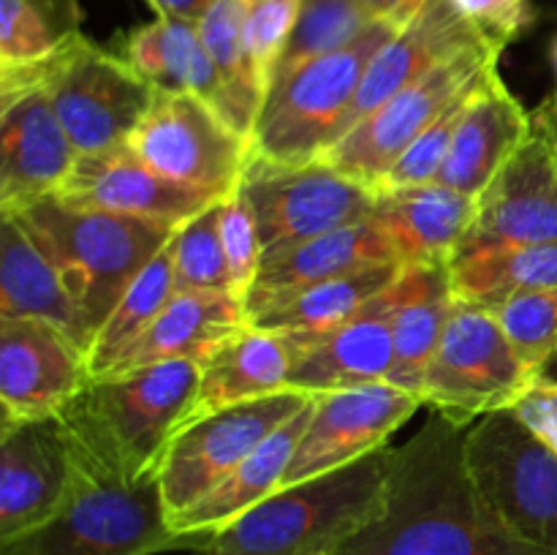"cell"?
<instances>
[{"instance_id":"1","label":"cell","mask_w":557,"mask_h":555,"mask_svg":"<svg viewBox=\"0 0 557 555\" xmlns=\"http://www.w3.org/2000/svg\"><path fill=\"white\" fill-rule=\"evenodd\" d=\"M444 414L397 446L379 517L337 555H555L509 531L473 488L466 433Z\"/></svg>"},{"instance_id":"2","label":"cell","mask_w":557,"mask_h":555,"mask_svg":"<svg viewBox=\"0 0 557 555\" xmlns=\"http://www.w3.org/2000/svg\"><path fill=\"white\" fill-rule=\"evenodd\" d=\"M201 362L172 359L101 375L58 417L82 471L114 482L158 479L163 455L188 422Z\"/></svg>"},{"instance_id":"3","label":"cell","mask_w":557,"mask_h":555,"mask_svg":"<svg viewBox=\"0 0 557 555\" xmlns=\"http://www.w3.org/2000/svg\"><path fill=\"white\" fill-rule=\"evenodd\" d=\"M397 446L292 484L210 533L194 555H337L379 517Z\"/></svg>"},{"instance_id":"4","label":"cell","mask_w":557,"mask_h":555,"mask_svg":"<svg viewBox=\"0 0 557 555\" xmlns=\"http://www.w3.org/2000/svg\"><path fill=\"white\" fill-rule=\"evenodd\" d=\"M79 308L90 332L107 321L136 275L169 245L177 226L76 207L58 196L14 212Z\"/></svg>"},{"instance_id":"5","label":"cell","mask_w":557,"mask_h":555,"mask_svg":"<svg viewBox=\"0 0 557 555\" xmlns=\"http://www.w3.org/2000/svg\"><path fill=\"white\" fill-rule=\"evenodd\" d=\"M403 22L379 20L348 47L277 79L256 120L253 156L283 163L321 161L348 131L364 74Z\"/></svg>"},{"instance_id":"6","label":"cell","mask_w":557,"mask_h":555,"mask_svg":"<svg viewBox=\"0 0 557 555\" xmlns=\"http://www.w3.org/2000/svg\"><path fill=\"white\" fill-rule=\"evenodd\" d=\"M79 466V462H76ZM207 536L174 531L161 484H128L82 471L63 509L36 531L0 544V555H161L196 553Z\"/></svg>"},{"instance_id":"7","label":"cell","mask_w":557,"mask_h":555,"mask_svg":"<svg viewBox=\"0 0 557 555\" xmlns=\"http://www.w3.org/2000/svg\"><path fill=\"white\" fill-rule=\"evenodd\" d=\"M468 477L515 536L557 555V455L509 411L476 419L466 433Z\"/></svg>"},{"instance_id":"8","label":"cell","mask_w":557,"mask_h":555,"mask_svg":"<svg viewBox=\"0 0 557 555\" xmlns=\"http://www.w3.org/2000/svg\"><path fill=\"white\" fill-rule=\"evenodd\" d=\"M539 379L500 330L493 310L460 303L424 370L422 400L457 424L509 411Z\"/></svg>"},{"instance_id":"9","label":"cell","mask_w":557,"mask_h":555,"mask_svg":"<svg viewBox=\"0 0 557 555\" xmlns=\"http://www.w3.org/2000/svg\"><path fill=\"white\" fill-rule=\"evenodd\" d=\"M253 210L261 259L373 215L375 188L326 161L283 163L250 156L237 185Z\"/></svg>"},{"instance_id":"10","label":"cell","mask_w":557,"mask_h":555,"mask_svg":"<svg viewBox=\"0 0 557 555\" xmlns=\"http://www.w3.org/2000/svg\"><path fill=\"white\" fill-rule=\"evenodd\" d=\"M44 90L79 156L128 145L158 90L117 52L82 36L44 71Z\"/></svg>"},{"instance_id":"11","label":"cell","mask_w":557,"mask_h":555,"mask_svg":"<svg viewBox=\"0 0 557 555\" xmlns=\"http://www.w3.org/2000/svg\"><path fill=\"white\" fill-rule=\"evenodd\" d=\"M500 54L504 52L490 44L462 49L428 76L375 107L368 118L346 131L321 161L375 188L392 163L413 145V139L428 131V125H433L451 101H457L498 65Z\"/></svg>"},{"instance_id":"12","label":"cell","mask_w":557,"mask_h":555,"mask_svg":"<svg viewBox=\"0 0 557 555\" xmlns=\"http://www.w3.org/2000/svg\"><path fill=\"white\" fill-rule=\"evenodd\" d=\"M308 392L283 390L259 400L237 403L196 419L180 430L158 468L163 506L177 520L212 493L256 446L310 403Z\"/></svg>"},{"instance_id":"13","label":"cell","mask_w":557,"mask_h":555,"mask_svg":"<svg viewBox=\"0 0 557 555\" xmlns=\"http://www.w3.org/2000/svg\"><path fill=\"white\" fill-rule=\"evenodd\" d=\"M128 147L174 183L223 199L243 180L253 141L194 92L158 90Z\"/></svg>"},{"instance_id":"14","label":"cell","mask_w":557,"mask_h":555,"mask_svg":"<svg viewBox=\"0 0 557 555\" xmlns=\"http://www.w3.org/2000/svg\"><path fill=\"white\" fill-rule=\"evenodd\" d=\"M553 239H557V118L553 103H547L533 112L531 134L479 196L476 221L460 254Z\"/></svg>"},{"instance_id":"15","label":"cell","mask_w":557,"mask_h":555,"mask_svg":"<svg viewBox=\"0 0 557 555\" xmlns=\"http://www.w3.org/2000/svg\"><path fill=\"white\" fill-rule=\"evenodd\" d=\"M424 408L422 395L392 381L315 395L308 430L299 439L283 488L324 477L373 455Z\"/></svg>"},{"instance_id":"16","label":"cell","mask_w":557,"mask_h":555,"mask_svg":"<svg viewBox=\"0 0 557 555\" xmlns=\"http://www.w3.org/2000/svg\"><path fill=\"white\" fill-rule=\"evenodd\" d=\"M90 384L87 348L36 319L0 321V428L58 419Z\"/></svg>"},{"instance_id":"17","label":"cell","mask_w":557,"mask_h":555,"mask_svg":"<svg viewBox=\"0 0 557 555\" xmlns=\"http://www.w3.org/2000/svg\"><path fill=\"white\" fill-rule=\"evenodd\" d=\"M76 479L79 466L58 419L0 428V544L52 520Z\"/></svg>"},{"instance_id":"18","label":"cell","mask_w":557,"mask_h":555,"mask_svg":"<svg viewBox=\"0 0 557 555\" xmlns=\"http://www.w3.org/2000/svg\"><path fill=\"white\" fill-rule=\"evenodd\" d=\"M79 150L44 87L0 98V215L54 196Z\"/></svg>"},{"instance_id":"19","label":"cell","mask_w":557,"mask_h":555,"mask_svg":"<svg viewBox=\"0 0 557 555\" xmlns=\"http://www.w3.org/2000/svg\"><path fill=\"white\" fill-rule=\"evenodd\" d=\"M54 196L76 207L145 218L169 226H180L218 201V196L207 190L163 177L128 145L76 158L69 180Z\"/></svg>"},{"instance_id":"20","label":"cell","mask_w":557,"mask_h":555,"mask_svg":"<svg viewBox=\"0 0 557 555\" xmlns=\"http://www.w3.org/2000/svg\"><path fill=\"white\" fill-rule=\"evenodd\" d=\"M288 335V332H286ZM299 354L288 386L308 395L357 390L392 381L395 341H392L389 299L379 294L362 313L321 335H292Z\"/></svg>"},{"instance_id":"21","label":"cell","mask_w":557,"mask_h":555,"mask_svg":"<svg viewBox=\"0 0 557 555\" xmlns=\"http://www.w3.org/2000/svg\"><path fill=\"white\" fill-rule=\"evenodd\" d=\"M473 44L487 41L468 25L451 0H424L370 63L348 118V131L403 87L419 82Z\"/></svg>"},{"instance_id":"22","label":"cell","mask_w":557,"mask_h":555,"mask_svg":"<svg viewBox=\"0 0 557 555\" xmlns=\"http://www.w3.org/2000/svg\"><path fill=\"white\" fill-rule=\"evenodd\" d=\"M531 125L533 112L506 87L498 65L490 69L468 96L438 183L479 199L531 134Z\"/></svg>"},{"instance_id":"23","label":"cell","mask_w":557,"mask_h":555,"mask_svg":"<svg viewBox=\"0 0 557 555\" xmlns=\"http://www.w3.org/2000/svg\"><path fill=\"white\" fill-rule=\"evenodd\" d=\"M479 199L444 183L375 190L373 221L384 229L395 259L411 264H451L460 256Z\"/></svg>"},{"instance_id":"24","label":"cell","mask_w":557,"mask_h":555,"mask_svg":"<svg viewBox=\"0 0 557 555\" xmlns=\"http://www.w3.org/2000/svg\"><path fill=\"white\" fill-rule=\"evenodd\" d=\"M379 261L397 259L384 229L373 218L348 223V226L326 232L321 237L305 239L270 259H261L253 286L245 299V313L250 316L277 299L302 292V288L330 281L343 272L359 270V267L379 264Z\"/></svg>"},{"instance_id":"25","label":"cell","mask_w":557,"mask_h":555,"mask_svg":"<svg viewBox=\"0 0 557 555\" xmlns=\"http://www.w3.org/2000/svg\"><path fill=\"white\" fill-rule=\"evenodd\" d=\"M297 354V343L286 332L259 330L253 324L239 330L201 362L199 390L185 428L221 408L292 390L288 375Z\"/></svg>"},{"instance_id":"26","label":"cell","mask_w":557,"mask_h":555,"mask_svg":"<svg viewBox=\"0 0 557 555\" xmlns=\"http://www.w3.org/2000/svg\"><path fill=\"white\" fill-rule=\"evenodd\" d=\"M245 326L248 313L232 292H174L161 316L112 365L107 375L131 373L172 359L205 362L215 348Z\"/></svg>"},{"instance_id":"27","label":"cell","mask_w":557,"mask_h":555,"mask_svg":"<svg viewBox=\"0 0 557 555\" xmlns=\"http://www.w3.org/2000/svg\"><path fill=\"white\" fill-rule=\"evenodd\" d=\"M389 299L395 370L392 384L422 395L424 370L444 337L455 308L451 264H411L386 288Z\"/></svg>"},{"instance_id":"28","label":"cell","mask_w":557,"mask_h":555,"mask_svg":"<svg viewBox=\"0 0 557 555\" xmlns=\"http://www.w3.org/2000/svg\"><path fill=\"white\" fill-rule=\"evenodd\" d=\"M36 319L90 351V332L52 261L14 215H0V321Z\"/></svg>"},{"instance_id":"29","label":"cell","mask_w":557,"mask_h":555,"mask_svg":"<svg viewBox=\"0 0 557 555\" xmlns=\"http://www.w3.org/2000/svg\"><path fill=\"white\" fill-rule=\"evenodd\" d=\"M117 54L156 90L194 92L228 120L226 90L194 22L158 16L125 33Z\"/></svg>"},{"instance_id":"30","label":"cell","mask_w":557,"mask_h":555,"mask_svg":"<svg viewBox=\"0 0 557 555\" xmlns=\"http://www.w3.org/2000/svg\"><path fill=\"white\" fill-rule=\"evenodd\" d=\"M315 395L310 397L308 406L294 414L286 424L275 430L261 446H256L207 498H201L194 509L172 520L174 531L194 533V536H210L221 531L228 522L237 520L239 515L256 506L259 501L270 498L277 493L286 477L292 457L297 452L299 439L308 430L310 414H313Z\"/></svg>"},{"instance_id":"31","label":"cell","mask_w":557,"mask_h":555,"mask_svg":"<svg viewBox=\"0 0 557 555\" xmlns=\"http://www.w3.org/2000/svg\"><path fill=\"white\" fill-rule=\"evenodd\" d=\"M400 270V261H379L343 272L256 310L248 316V324L259 330L288 332V335H321L362 313L379 294L392 286Z\"/></svg>"},{"instance_id":"32","label":"cell","mask_w":557,"mask_h":555,"mask_svg":"<svg viewBox=\"0 0 557 555\" xmlns=\"http://www.w3.org/2000/svg\"><path fill=\"white\" fill-rule=\"evenodd\" d=\"M557 286V239L466 250L451 261V292L460 303L493 308L522 292Z\"/></svg>"},{"instance_id":"33","label":"cell","mask_w":557,"mask_h":555,"mask_svg":"<svg viewBox=\"0 0 557 555\" xmlns=\"http://www.w3.org/2000/svg\"><path fill=\"white\" fill-rule=\"evenodd\" d=\"M79 0H0V74L38 71L79 41Z\"/></svg>"},{"instance_id":"34","label":"cell","mask_w":557,"mask_h":555,"mask_svg":"<svg viewBox=\"0 0 557 555\" xmlns=\"http://www.w3.org/2000/svg\"><path fill=\"white\" fill-rule=\"evenodd\" d=\"M245 16H248V0H215L196 27L226 90L228 123L253 141L256 120L264 103V87L256 76L245 44Z\"/></svg>"},{"instance_id":"35","label":"cell","mask_w":557,"mask_h":555,"mask_svg":"<svg viewBox=\"0 0 557 555\" xmlns=\"http://www.w3.org/2000/svg\"><path fill=\"white\" fill-rule=\"evenodd\" d=\"M174 292H177V286H174L172 239H169L166 248L131 281V286L117 299L112 313L98 326L96 337L90 343V351H87V359H90V379H101V375H107L112 370V365L161 316V310L166 308Z\"/></svg>"},{"instance_id":"36","label":"cell","mask_w":557,"mask_h":555,"mask_svg":"<svg viewBox=\"0 0 557 555\" xmlns=\"http://www.w3.org/2000/svg\"><path fill=\"white\" fill-rule=\"evenodd\" d=\"M375 22L379 20L370 14L362 0H302L292 36L272 71L270 87L310 60L348 47Z\"/></svg>"},{"instance_id":"37","label":"cell","mask_w":557,"mask_h":555,"mask_svg":"<svg viewBox=\"0 0 557 555\" xmlns=\"http://www.w3.org/2000/svg\"><path fill=\"white\" fill-rule=\"evenodd\" d=\"M177 292H232L221 239V199L180 223L172 237Z\"/></svg>"},{"instance_id":"38","label":"cell","mask_w":557,"mask_h":555,"mask_svg":"<svg viewBox=\"0 0 557 555\" xmlns=\"http://www.w3.org/2000/svg\"><path fill=\"white\" fill-rule=\"evenodd\" d=\"M487 310H493L522 362L542 375L557 354V286L515 294Z\"/></svg>"},{"instance_id":"39","label":"cell","mask_w":557,"mask_h":555,"mask_svg":"<svg viewBox=\"0 0 557 555\" xmlns=\"http://www.w3.org/2000/svg\"><path fill=\"white\" fill-rule=\"evenodd\" d=\"M484 79V76H482ZM479 79V82H482ZM476 82V85H479ZM473 85V87H476ZM473 87L468 92H462L457 101H451L449 107L441 112V118L433 125H428V131L413 139V145L392 163L389 172L384 174L375 190L379 188H408V185H424V183H438L441 172H444V163L449 158L451 141H455L457 128H460L462 109H466L468 96L473 92Z\"/></svg>"},{"instance_id":"40","label":"cell","mask_w":557,"mask_h":555,"mask_svg":"<svg viewBox=\"0 0 557 555\" xmlns=\"http://www.w3.org/2000/svg\"><path fill=\"white\" fill-rule=\"evenodd\" d=\"M221 239L226 250L232 294L245 305L261 264V243L253 210L239 188L221 199Z\"/></svg>"},{"instance_id":"41","label":"cell","mask_w":557,"mask_h":555,"mask_svg":"<svg viewBox=\"0 0 557 555\" xmlns=\"http://www.w3.org/2000/svg\"><path fill=\"white\" fill-rule=\"evenodd\" d=\"M299 3L302 0H248V16H245V44H248L250 63H253L256 76L261 87H270L272 71H275L277 58L286 47L288 36L297 22Z\"/></svg>"},{"instance_id":"42","label":"cell","mask_w":557,"mask_h":555,"mask_svg":"<svg viewBox=\"0 0 557 555\" xmlns=\"http://www.w3.org/2000/svg\"><path fill=\"white\" fill-rule=\"evenodd\" d=\"M451 5L498 52H504L536 22L533 0H451Z\"/></svg>"},{"instance_id":"43","label":"cell","mask_w":557,"mask_h":555,"mask_svg":"<svg viewBox=\"0 0 557 555\" xmlns=\"http://www.w3.org/2000/svg\"><path fill=\"white\" fill-rule=\"evenodd\" d=\"M511 414L557 455V381L539 375Z\"/></svg>"},{"instance_id":"44","label":"cell","mask_w":557,"mask_h":555,"mask_svg":"<svg viewBox=\"0 0 557 555\" xmlns=\"http://www.w3.org/2000/svg\"><path fill=\"white\" fill-rule=\"evenodd\" d=\"M147 3L161 20H183L199 25V20L215 0H147Z\"/></svg>"},{"instance_id":"45","label":"cell","mask_w":557,"mask_h":555,"mask_svg":"<svg viewBox=\"0 0 557 555\" xmlns=\"http://www.w3.org/2000/svg\"><path fill=\"white\" fill-rule=\"evenodd\" d=\"M375 20H408L424 0H362Z\"/></svg>"},{"instance_id":"46","label":"cell","mask_w":557,"mask_h":555,"mask_svg":"<svg viewBox=\"0 0 557 555\" xmlns=\"http://www.w3.org/2000/svg\"><path fill=\"white\" fill-rule=\"evenodd\" d=\"M542 375H544V379H553V381H557V354H555L553 359H549L547 365H544Z\"/></svg>"},{"instance_id":"47","label":"cell","mask_w":557,"mask_h":555,"mask_svg":"<svg viewBox=\"0 0 557 555\" xmlns=\"http://www.w3.org/2000/svg\"><path fill=\"white\" fill-rule=\"evenodd\" d=\"M553 107H555V103H553ZM555 118H557V109H555Z\"/></svg>"}]
</instances>
